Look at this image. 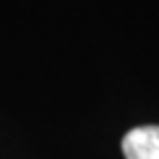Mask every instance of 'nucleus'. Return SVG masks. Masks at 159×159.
Returning <instances> with one entry per match:
<instances>
[{
	"label": "nucleus",
	"instance_id": "f257e3e1",
	"mask_svg": "<svg viewBox=\"0 0 159 159\" xmlns=\"http://www.w3.org/2000/svg\"><path fill=\"white\" fill-rule=\"evenodd\" d=\"M126 159H159V126H139L122 139Z\"/></svg>",
	"mask_w": 159,
	"mask_h": 159
}]
</instances>
